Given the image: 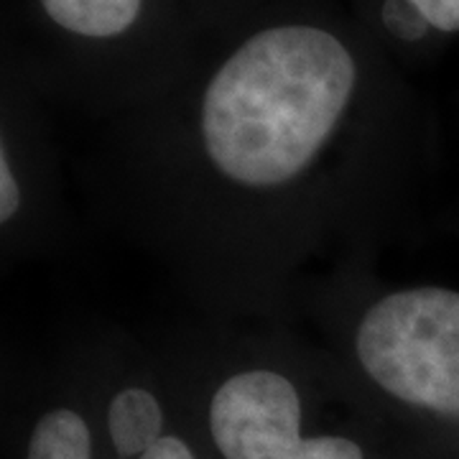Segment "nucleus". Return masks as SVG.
<instances>
[{"mask_svg":"<svg viewBox=\"0 0 459 459\" xmlns=\"http://www.w3.org/2000/svg\"><path fill=\"white\" fill-rule=\"evenodd\" d=\"M21 105V87L11 77L5 82L0 133V230L5 253L36 247L51 225L49 151L33 128L31 110Z\"/></svg>","mask_w":459,"mask_h":459,"instance_id":"nucleus-5","label":"nucleus"},{"mask_svg":"<svg viewBox=\"0 0 459 459\" xmlns=\"http://www.w3.org/2000/svg\"><path fill=\"white\" fill-rule=\"evenodd\" d=\"M95 401L108 459H202L179 429L189 403L161 347L120 329L72 334ZM23 370L36 385L23 459H98L92 424L59 347Z\"/></svg>","mask_w":459,"mask_h":459,"instance_id":"nucleus-4","label":"nucleus"},{"mask_svg":"<svg viewBox=\"0 0 459 459\" xmlns=\"http://www.w3.org/2000/svg\"><path fill=\"white\" fill-rule=\"evenodd\" d=\"M105 123L110 210L228 319L289 322L368 263L421 151L419 102L344 0H261L161 98Z\"/></svg>","mask_w":459,"mask_h":459,"instance_id":"nucleus-1","label":"nucleus"},{"mask_svg":"<svg viewBox=\"0 0 459 459\" xmlns=\"http://www.w3.org/2000/svg\"><path fill=\"white\" fill-rule=\"evenodd\" d=\"M395 65L459 36V0H344Z\"/></svg>","mask_w":459,"mask_h":459,"instance_id":"nucleus-6","label":"nucleus"},{"mask_svg":"<svg viewBox=\"0 0 459 459\" xmlns=\"http://www.w3.org/2000/svg\"><path fill=\"white\" fill-rule=\"evenodd\" d=\"M261 0H11V69L113 120L161 98Z\"/></svg>","mask_w":459,"mask_h":459,"instance_id":"nucleus-2","label":"nucleus"},{"mask_svg":"<svg viewBox=\"0 0 459 459\" xmlns=\"http://www.w3.org/2000/svg\"><path fill=\"white\" fill-rule=\"evenodd\" d=\"M161 347L217 459H370L322 427L337 365L294 322L204 314Z\"/></svg>","mask_w":459,"mask_h":459,"instance_id":"nucleus-3","label":"nucleus"}]
</instances>
